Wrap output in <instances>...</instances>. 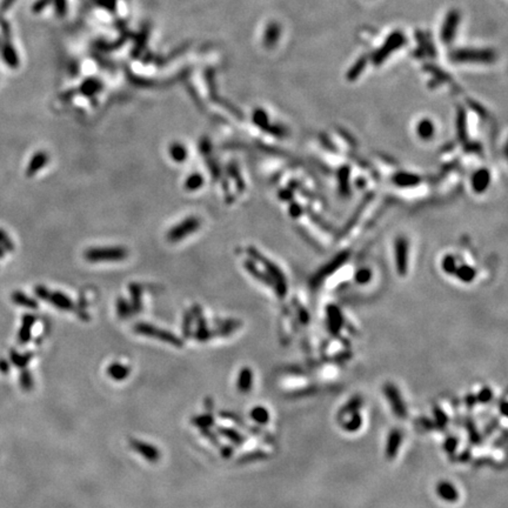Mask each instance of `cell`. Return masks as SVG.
<instances>
[{
    "instance_id": "8",
    "label": "cell",
    "mask_w": 508,
    "mask_h": 508,
    "mask_svg": "<svg viewBox=\"0 0 508 508\" xmlns=\"http://www.w3.org/2000/svg\"><path fill=\"white\" fill-rule=\"evenodd\" d=\"M436 494L446 503H456L459 500V492L453 483L448 481H440L436 485Z\"/></svg>"
},
{
    "instance_id": "5",
    "label": "cell",
    "mask_w": 508,
    "mask_h": 508,
    "mask_svg": "<svg viewBox=\"0 0 508 508\" xmlns=\"http://www.w3.org/2000/svg\"><path fill=\"white\" fill-rule=\"evenodd\" d=\"M459 25L460 12L458 10H452L448 12L440 31V38L445 44H451L454 39H455V34L456 32H458Z\"/></svg>"
},
{
    "instance_id": "33",
    "label": "cell",
    "mask_w": 508,
    "mask_h": 508,
    "mask_svg": "<svg viewBox=\"0 0 508 508\" xmlns=\"http://www.w3.org/2000/svg\"><path fill=\"white\" fill-rule=\"evenodd\" d=\"M0 372H2V373L8 372V364L2 359H0Z\"/></svg>"
},
{
    "instance_id": "3",
    "label": "cell",
    "mask_w": 508,
    "mask_h": 508,
    "mask_svg": "<svg viewBox=\"0 0 508 508\" xmlns=\"http://www.w3.org/2000/svg\"><path fill=\"white\" fill-rule=\"evenodd\" d=\"M200 225H201V220L197 217H190L186 218L181 221L180 224L172 227L166 234L167 241L169 243H178V241L182 240L190 234H192L197 231V229L200 228Z\"/></svg>"
},
{
    "instance_id": "29",
    "label": "cell",
    "mask_w": 508,
    "mask_h": 508,
    "mask_svg": "<svg viewBox=\"0 0 508 508\" xmlns=\"http://www.w3.org/2000/svg\"><path fill=\"white\" fill-rule=\"evenodd\" d=\"M456 446H458V440L455 438H450L446 441V450L448 451V453H453Z\"/></svg>"
},
{
    "instance_id": "15",
    "label": "cell",
    "mask_w": 508,
    "mask_h": 508,
    "mask_svg": "<svg viewBox=\"0 0 508 508\" xmlns=\"http://www.w3.org/2000/svg\"><path fill=\"white\" fill-rule=\"evenodd\" d=\"M34 322V318L32 315H25L23 320V326L22 330H20L19 333V340L20 342H28L29 340V336H31V328L32 325Z\"/></svg>"
},
{
    "instance_id": "21",
    "label": "cell",
    "mask_w": 508,
    "mask_h": 508,
    "mask_svg": "<svg viewBox=\"0 0 508 508\" xmlns=\"http://www.w3.org/2000/svg\"><path fill=\"white\" fill-rule=\"evenodd\" d=\"M251 417H252V419L255 421V423H261V425H264V423L270 420V413H268L267 409L265 407H261V406L253 408L252 412H251Z\"/></svg>"
},
{
    "instance_id": "22",
    "label": "cell",
    "mask_w": 508,
    "mask_h": 508,
    "mask_svg": "<svg viewBox=\"0 0 508 508\" xmlns=\"http://www.w3.org/2000/svg\"><path fill=\"white\" fill-rule=\"evenodd\" d=\"M82 92L85 95H92L101 89V83L97 79H88L82 85Z\"/></svg>"
},
{
    "instance_id": "14",
    "label": "cell",
    "mask_w": 508,
    "mask_h": 508,
    "mask_svg": "<svg viewBox=\"0 0 508 508\" xmlns=\"http://www.w3.org/2000/svg\"><path fill=\"white\" fill-rule=\"evenodd\" d=\"M169 153L175 163H184L188 155L187 148L185 147V145L180 144V142H174V144L169 146Z\"/></svg>"
},
{
    "instance_id": "13",
    "label": "cell",
    "mask_w": 508,
    "mask_h": 508,
    "mask_svg": "<svg viewBox=\"0 0 508 508\" xmlns=\"http://www.w3.org/2000/svg\"><path fill=\"white\" fill-rule=\"evenodd\" d=\"M252 382H253V373L250 368H244L239 374L238 379V387L241 392H249V391L252 388Z\"/></svg>"
},
{
    "instance_id": "9",
    "label": "cell",
    "mask_w": 508,
    "mask_h": 508,
    "mask_svg": "<svg viewBox=\"0 0 508 508\" xmlns=\"http://www.w3.org/2000/svg\"><path fill=\"white\" fill-rule=\"evenodd\" d=\"M402 442V433L400 429H392L388 435L387 445H386V456L390 460H392L398 455V451Z\"/></svg>"
},
{
    "instance_id": "12",
    "label": "cell",
    "mask_w": 508,
    "mask_h": 508,
    "mask_svg": "<svg viewBox=\"0 0 508 508\" xmlns=\"http://www.w3.org/2000/svg\"><path fill=\"white\" fill-rule=\"evenodd\" d=\"M280 34H282V28L278 23H271L268 24V26L266 28L265 31V37H264V43L265 46L272 47L274 46L279 40Z\"/></svg>"
},
{
    "instance_id": "7",
    "label": "cell",
    "mask_w": 508,
    "mask_h": 508,
    "mask_svg": "<svg viewBox=\"0 0 508 508\" xmlns=\"http://www.w3.org/2000/svg\"><path fill=\"white\" fill-rule=\"evenodd\" d=\"M384 392H385V394H386L388 401H390L391 406H392L393 412L396 414V417L406 418V415H407V411H406V406L402 401L401 395H400L398 388H396L392 384H386L384 387Z\"/></svg>"
},
{
    "instance_id": "30",
    "label": "cell",
    "mask_w": 508,
    "mask_h": 508,
    "mask_svg": "<svg viewBox=\"0 0 508 508\" xmlns=\"http://www.w3.org/2000/svg\"><path fill=\"white\" fill-rule=\"evenodd\" d=\"M16 0H2L1 4H0V13H5L10 10V7L14 4Z\"/></svg>"
},
{
    "instance_id": "23",
    "label": "cell",
    "mask_w": 508,
    "mask_h": 508,
    "mask_svg": "<svg viewBox=\"0 0 508 508\" xmlns=\"http://www.w3.org/2000/svg\"><path fill=\"white\" fill-rule=\"evenodd\" d=\"M11 360H12V363H13L14 365H17V366H19V367H24V366H25L26 364L28 363V360H29V355H22V354H18L17 352L12 351V352H11Z\"/></svg>"
},
{
    "instance_id": "27",
    "label": "cell",
    "mask_w": 508,
    "mask_h": 508,
    "mask_svg": "<svg viewBox=\"0 0 508 508\" xmlns=\"http://www.w3.org/2000/svg\"><path fill=\"white\" fill-rule=\"evenodd\" d=\"M478 398H479V401H481V402H483V403L488 402L489 400H492V398H493L492 391L487 387L482 388V391L479 393V396H478Z\"/></svg>"
},
{
    "instance_id": "2",
    "label": "cell",
    "mask_w": 508,
    "mask_h": 508,
    "mask_svg": "<svg viewBox=\"0 0 508 508\" xmlns=\"http://www.w3.org/2000/svg\"><path fill=\"white\" fill-rule=\"evenodd\" d=\"M128 254L125 247H93L84 252V258L91 262L121 261L128 258Z\"/></svg>"
},
{
    "instance_id": "28",
    "label": "cell",
    "mask_w": 508,
    "mask_h": 508,
    "mask_svg": "<svg viewBox=\"0 0 508 508\" xmlns=\"http://www.w3.org/2000/svg\"><path fill=\"white\" fill-rule=\"evenodd\" d=\"M435 413H436V415H435L436 420H438L439 425L442 426V427H445V425H446V423H447V418L445 417L444 412L439 411L438 408H435Z\"/></svg>"
},
{
    "instance_id": "31",
    "label": "cell",
    "mask_w": 508,
    "mask_h": 508,
    "mask_svg": "<svg viewBox=\"0 0 508 508\" xmlns=\"http://www.w3.org/2000/svg\"><path fill=\"white\" fill-rule=\"evenodd\" d=\"M56 1V12H58L59 16H62L65 13V8H66V5H65V0H55Z\"/></svg>"
},
{
    "instance_id": "11",
    "label": "cell",
    "mask_w": 508,
    "mask_h": 508,
    "mask_svg": "<svg viewBox=\"0 0 508 508\" xmlns=\"http://www.w3.org/2000/svg\"><path fill=\"white\" fill-rule=\"evenodd\" d=\"M47 161H49V155L45 153V152H38V153H35L33 157H32L31 161H29V165L28 166V169H26V175H28V177L34 175L35 173L40 171V169L46 165Z\"/></svg>"
},
{
    "instance_id": "20",
    "label": "cell",
    "mask_w": 508,
    "mask_h": 508,
    "mask_svg": "<svg viewBox=\"0 0 508 508\" xmlns=\"http://www.w3.org/2000/svg\"><path fill=\"white\" fill-rule=\"evenodd\" d=\"M361 423H363V418H361L359 411H357L351 414V419L346 421L342 426L347 432H355L360 428Z\"/></svg>"
},
{
    "instance_id": "4",
    "label": "cell",
    "mask_w": 508,
    "mask_h": 508,
    "mask_svg": "<svg viewBox=\"0 0 508 508\" xmlns=\"http://www.w3.org/2000/svg\"><path fill=\"white\" fill-rule=\"evenodd\" d=\"M405 44L406 37L402 34V32H393V33L387 38V40L385 41L384 45L378 50V52H375L374 56H373V61H374V64H381L385 59L388 58V56L392 55L395 51H398L400 47L403 46Z\"/></svg>"
},
{
    "instance_id": "24",
    "label": "cell",
    "mask_w": 508,
    "mask_h": 508,
    "mask_svg": "<svg viewBox=\"0 0 508 508\" xmlns=\"http://www.w3.org/2000/svg\"><path fill=\"white\" fill-rule=\"evenodd\" d=\"M20 384H22V387L25 391L32 390V387H33V380H32V376L28 370H24L22 373V376H20Z\"/></svg>"
},
{
    "instance_id": "6",
    "label": "cell",
    "mask_w": 508,
    "mask_h": 508,
    "mask_svg": "<svg viewBox=\"0 0 508 508\" xmlns=\"http://www.w3.org/2000/svg\"><path fill=\"white\" fill-rule=\"evenodd\" d=\"M35 294H37L40 299H43V300H46L52 305H55V306L58 307V309L70 310V309H72V306H73L72 301H71V299L68 298L67 295L62 294V293H60V292L51 293L49 289L43 287V286H38V287H35Z\"/></svg>"
},
{
    "instance_id": "32",
    "label": "cell",
    "mask_w": 508,
    "mask_h": 508,
    "mask_svg": "<svg viewBox=\"0 0 508 508\" xmlns=\"http://www.w3.org/2000/svg\"><path fill=\"white\" fill-rule=\"evenodd\" d=\"M487 177H488V175H487L486 173H482V172H481V173H479V174H478V177H477V178H479V179H485V178H487ZM475 182H477V184H475V190H477L478 192H480V191H482V184H481L480 180H478V179H475Z\"/></svg>"
},
{
    "instance_id": "19",
    "label": "cell",
    "mask_w": 508,
    "mask_h": 508,
    "mask_svg": "<svg viewBox=\"0 0 508 508\" xmlns=\"http://www.w3.org/2000/svg\"><path fill=\"white\" fill-rule=\"evenodd\" d=\"M12 300H13L14 304L20 305V306L24 307H29V309H35V307L38 306L33 299L28 297V295L24 294L22 292H14L13 294H12Z\"/></svg>"
},
{
    "instance_id": "26",
    "label": "cell",
    "mask_w": 508,
    "mask_h": 508,
    "mask_svg": "<svg viewBox=\"0 0 508 508\" xmlns=\"http://www.w3.org/2000/svg\"><path fill=\"white\" fill-rule=\"evenodd\" d=\"M51 2H52V0H37L33 6H32V11H33L34 13H40V12H43L45 10V7H47Z\"/></svg>"
},
{
    "instance_id": "10",
    "label": "cell",
    "mask_w": 508,
    "mask_h": 508,
    "mask_svg": "<svg viewBox=\"0 0 508 508\" xmlns=\"http://www.w3.org/2000/svg\"><path fill=\"white\" fill-rule=\"evenodd\" d=\"M0 50H1L2 58H4L6 64L8 65V67H18V65H19V58H18L16 50H14L13 45L11 43V38H4V44L0 46Z\"/></svg>"
},
{
    "instance_id": "18",
    "label": "cell",
    "mask_w": 508,
    "mask_h": 508,
    "mask_svg": "<svg viewBox=\"0 0 508 508\" xmlns=\"http://www.w3.org/2000/svg\"><path fill=\"white\" fill-rule=\"evenodd\" d=\"M418 130V136L420 137L421 139H428L431 138L434 133V125L432 124V121L427 120H421L419 121V125L417 127Z\"/></svg>"
},
{
    "instance_id": "16",
    "label": "cell",
    "mask_w": 508,
    "mask_h": 508,
    "mask_svg": "<svg viewBox=\"0 0 508 508\" xmlns=\"http://www.w3.org/2000/svg\"><path fill=\"white\" fill-rule=\"evenodd\" d=\"M361 405H363V398L361 396H354L353 399L349 400V402L346 403L343 407L340 409L339 412V415L340 418L345 417V415L347 414H352L354 413V412L359 411V408L361 407Z\"/></svg>"
},
{
    "instance_id": "1",
    "label": "cell",
    "mask_w": 508,
    "mask_h": 508,
    "mask_svg": "<svg viewBox=\"0 0 508 508\" xmlns=\"http://www.w3.org/2000/svg\"><path fill=\"white\" fill-rule=\"evenodd\" d=\"M497 59V53L491 49H459L451 53L454 62H477L491 64Z\"/></svg>"
},
{
    "instance_id": "25",
    "label": "cell",
    "mask_w": 508,
    "mask_h": 508,
    "mask_svg": "<svg viewBox=\"0 0 508 508\" xmlns=\"http://www.w3.org/2000/svg\"><path fill=\"white\" fill-rule=\"evenodd\" d=\"M110 374L112 375V378L122 379L127 374V369H125L124 366H120V365H114V366H111Z\"/></svg>"
},
{
    "instance_id": "17",
    "label": "cell",
    "mask_w": 508,
    "mask_h": 508,
    "mask_svg": "<svg viewBox=\"0 0 508 508\" xmlns=\"http://www.w3.org/2000/svg\"><path fill=\"white\" fill-rule=\"evenodd\" d=\"M204 185V177L200 173H193L185 181V190L193 192V191L199 190Z\"/></svg>"
}]
</instances>
